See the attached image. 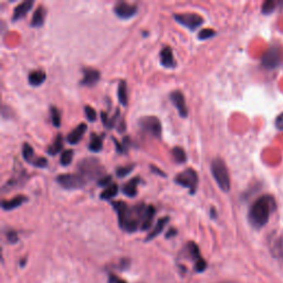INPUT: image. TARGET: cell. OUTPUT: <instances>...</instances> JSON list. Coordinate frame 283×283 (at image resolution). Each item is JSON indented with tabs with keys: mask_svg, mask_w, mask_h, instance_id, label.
I'll use <instances>...</instances> for the list:
<instances>
[{
	"mask_svg": "<svg viewBox=\"0 0 283 283\" xmlns=\"http://www.w3.org/2000/svg\"><path fill=\"white\" fill-rule=\"evenodd\" d=\"M155 215H156V209H155V207L151 206H151H147L144 218H143V221H142L141 230H143V231L149 230V229L151 227V225H153V220H154Z\"/></svg>",
	"mask_w": 283,
	"mask_h": 283,
	"instance_id": "cell-17",
	"label": "cell"
},
{
	"mask_svg": "<svg viewBox=\"0 0 283 283\" xmlns=\"http://www.w3.org/2000/svg\"><path fill=\"white\" fill-rule=\"evenodd\" d=\"M171 155L175 159V162L177 164H184L187 161V155L182 147H174L171 151Z\"/></svg>",
	"mask_w": 283,
	"mask_h": 283,
	"instance_id": "cell-27",
	"label": "cell"
},
{
	"mask_svg": "<svg viewBox=\"0 0 283 283\" xmlns=\"http://www.w3.org/2000/svg\"><path fill=\"white\" fill-rule=\"evenodd\" d=\"M176 235H177V230H176V229H174V228H170V230H168V232L166 233V238L167 239H170V238L175 237Z\"/></svg>",
	"mask_w": 283,
	"mask_h": 283,
	"instance_id": "cell-41",
	"label": "cell"
},
{
	"mask_svg": "<svg viewBox=\"0 0 283 283\" xmlns=\"http://www.w3.org/2000/svg\"><path fill=\"white\" fill-rule=\"evenodd\" d=\"M211 174L214 176L216 183L221 190L228 192L230 190V176H229L228 168L226 166L224 159L215 158L211 162Z\"/></svg>",
	"mask_w": 283,
	"mask_h": 283,
	"instance_id": "cell-3",
	"label": "cell"
},
{
	"mask_svg": "<svg viewBox=\"0 0 283 283\" xmlns=\"http://www.w3.org/2000/svg\"><path fill=\"white\" fill-rule=\"evenodd\" d=\"M276 7H277L276 1H273V0H268V1L264 2L261 10L264 15H269V14H272L274 9H276Z\"/></svg>",
	"mask_w": 283,
	"mask_h": 283,
	"instance_id": "cell-31",
	"label": "cell"
},
{
	"mask_svg": "<svg viewBox=\"0 0 283 283\" xmlns=\"http://www.w3.org/2000/svg\"><path fill=\"white\" fill-rule=\"evenodd\" d=\"M47 75L46 72H43L42 70H36V71H32L28 75V82L32 87H40L41 84L46 81Z\"/></svg>",
	"mask_w": 283,
	"mask_h": 283,
	"instance_id": "cell-18",
	"label": "cell"
},
{
	"mask_svg": "<svg viewBox=\"0 0 283 283\" xmlns=\"http://www.w3.org/2000/svg\"><path fill=\"white\" fill-rule=\"evenodd\" d=\"M186 251H187V257L190 258V259L195 262H198L199 260L203 259V257L200 256V250L195 243H188L186 245Z\"/></svg>",
	"mask_w": 283,
	"mask_h": 283,
	"instance_id": "cell-22",
	"label": "cell"
},
{
	"mask_svg": "<svg viewBox=\"0 0 283 283\" xmlns=\"http://www.w3.org/2000/svg\"><path fill=\"white\" fill-rule=\"evenodd\" d=\"M276 125L279 130H283V113L277 117Z\"/></svg>",
	"mask_w": 283,
	"mask_h": 283,
	"instance_id": "cell-40",
	"label": "cell"
},
{
	"mask_svg": "<svg viewBox=\"0 0 283 283\" xmlns=\"http://www.w3.org/2000/svg\"><path fill=\"white\" fill-rule=\"evenodd\" d=\"M151 171H153V173H156L157 175H161V176H163V177H166V174L164 173V171H162L161 170H158L157 167H155V166H151Z\"/></svg>",
	"mask_w": 283,
	"mask_h": 283,
	"instance_id": "cell-42",
	"label": "cell"
},
{
	"mask_svg": "<svg viewBox=\"0 0 283 283\" xmlns=\"http://www.w3.org/2000/svg\"><path fill=\"white\" fill-rule=\"evenodd\" d=\"M117 192H118V186L116 185V184H112V185L106 187L105 189L101 192L100 198L103 200H110L114 198V197L117 195Z\"/></svg>",
	"mask_w": 283,
	"mask_h": 283,
	"instance_id": "cell-26",
	"label": "cell"
},
{
	"mask_svg": "<svg viewBox=\"0 0 283 283\" xmlns=\"http://www.w3.org/2000/svg\"><path fill=\"white\" fill-rule=\"evenodd\" d=\"M114 210L116 211L118 225L122 230L126 232H135L137 229H141L142 221L144 218L147 206L143 203L130 207L124 202H113L111 203Z\"/></svg>",
	"mask_w": 283,
	"mask_h": 283,
	"instance_id": "cell-1",
	"label": "cell"
},
{
	"mask_svg": "<svg viewBox=\"0 0 283 283\" xmlns=\"http://www.w3.org/2000/svg\"><path fill=\"white\" fill-rule=\"evenodd\" d=\"M170 98L171 103H173L175 108L177 109L179 115L182 117H187L188 110L185 103V96H184V94L180 91H178V90H176V91L170 93Z\"/></svg>",
	"mask_w": 283,
	"mask_h": 283,
	"instance_id": "cell-11",
	"label": "cell"
},
{
	"mask_svg": "<svg viewBox=\"0 0 283 283\" xmlns=\"http://www.w3.org/2000/svg\"><path fill=\"white\" fill-rule=\"evenodd\" d=\"M277 204L271 195H264L258 198L249 209L248 219L253 228L260 229L268 224L272 212L276 210Z\"/></svg>",
	"mask_w": 283,
	"mask_h": 283,
	"instance_id": "cell-2",
	"label": "cell"
},
{
	"mask_svg": "<svg viewBox=\"0 0 283 283\" xmlns=\"http://www.w3.org/2000/svg\"><path fill=\"white\" fill-rule=\"evenodd\" d=\"M175 183L178 185L188 188L191 195H194L198 186V174L192 168H187L186 170L179 173L175 177Z\"/></svg>",
	"mask_w": 283,
	"mask_h": 283,
	"instance_id": "cell-6",
	"label": "cell"
},
{
	"mask_svg": "<svg viewBox=\"0 0 283 283\" xmlns=\"http://www.w3.org/2000/svg\"><path fill=\"white\" fill-rule=\"evenodd\" d=\"M97 185L100 187H106L112 185V177L110 175L104 176V177H101L97 180Z\"/></svg>",
	"mask_w": 283,
	"mask_h": 283,
	"instance_id": "cell-37",
	"label": "cell"
},
{
	"mask_svg": "<svg viewBox=\"0 0 283 283\" xmlns=\"http://www.w3.org/2000/svg\"><path fill=\"white\" fill-rule=\"evenodd\" d=\"M73 155H75V153H73L72 150H65L63 153L61 154V158H60L61 165L69 166L73 159Z\"/></svg>",
	"mask_w": 283,
	"mask_h": 283,
	"instance_id": "cell-29",
	"label": "cell"
},
{
	"mask_svg": "<svg viewBox=\"0 0 283 283\" xmlns=\"http://www.w3.org/2000/svg\"><path fill=\"white\" fill-rule=\"evenodd\" d=\"M168 221H170V217H164V218L159 219L157 221V224L155 225V227L153 228V230H151L149 233V236L146 237L145 241H151V240H153L154 238H156L159 233L164 230V228H165V226L168 224Z\"/></svg>",
	"mask_w": 283,
	"mask_h": 283,
	"instance_id": "cell-21",
	"label": "cell"
},
{
	"mask_svg": "<svg viewBox=\"0 0 283 283\" xmlns=\"http://www.w3.org/2000/svg\"><path fill=\"white\" fill-rule=\"evenodd\" d=\"M210 216H211V218H212V219H216V218H217V214H216V209H215V207H212V208L210 209Z\"/></svg>",
	"mask_w": 283,
	"mask_h": 283,
	"instance_id": "cell-43",
	"label": "cell"
},
{
	"mask_svg": "<svg viewBox=\"0 0 283 283\" xmlns=\"http://www.w3.org/2000/svg\"><path fill=\"white\" fill-rule=\"evenodd\" d=\"M174 18L179 24L187 28L191 31L196 30L204 23V19L202 16L197 14H177L174 15Z\"/></svg>",
	"mask_w": 283,
	"mask_h": 283,
	"instance_id": "cell-8",
	"label": "cell"
},
{
	"mask_svg": "<svg viewBox=\"0 0 283 283\" xmlns=\"http://www.w3.org/2000/svg\"><path fill=\"white\" fill-rule=\"evenodd\" d=\"M207 261L204 259L202 260H199L198 262H196L195 264V265H194V270H195V272H197V273H202V272H204L205 270L207 269Z\"/></svg>",
	"mask_w": 283,
	"mask_h": 283,
	"instance_id": "cell-35",
	"label": "cell"
},
{
	"mask_svg": "<svg viewBox=\"0 0 283 283\" xmlns=\"http://www.w3.org/2000/svg\"><path fill=\"white\" fill-rule=\"evenodd\" d=\"M32 165L39 168H44L48 166V161L43 157H39V158H37L34 163H32Z\"/></svg>",
	"mask_w": 283,
	"mask_h": 283,
	"instance_id": "cell-38",
	"label": "cell"
},
{
	"mask_svg": "<svg viewBox=\"0 0 283 283\" xmlns=\"http://www.w3.org/2000/svg\"><path fill=\"white\" fill-rule=\"evenodd\" d=\"M77 173L83 176L87 182H91L103 174V166L96 158H84L77 165Z\"/></svg>",
	"mask_w": 283,
	"mask_h": 283,
	"instance_id": "cell-4",
	"label": "cell"
},
{
	"mask_svg": "<svg viewBox=\"0 0 283 283\" xmlns=\"http://www.w3.org/2000/svg\"><path fill=\"white\" fill-rule=\"evenodd\" d=\"M50 116H51V122L53 126L60 127L61 124V115L59 110L56 108V106H51L50 108Z\"/></svg>",
	"mask_w": 283,
	"mask_h": 283,
	"instance_id": "cell-30",
	"label": "cell"
},
{
	"mask_svg": "<svg viewBox=\"0 0 283 283\" xmlns=\"http://www.w3.org/2000/svg\"><path fill=\"white\" fill-rule=\"evenodd\" d=\"M24 264H26V259H22L20 262V266H24Z\"/></svg>",
	"mask_w": 283,
	"mask_h": 283,
	"instance_id": "cell-44",
	"label": "cell"
},
{
	"mask_svg": "<svg viewBox=\"0 0 283 283\" xmlns=\"http://www.w3.org/2000/svg\"><path fill=\"white\" fill-rule=\"evenodd\" d=\"M133 170H134V165L118 167L116 170V176L118 178H123V177H125V176L129 175Z\"/></svg>",
	"mask_w": 283,
	"mask_h": 283,
	"instance_id": "cell-32",
	"label": "cell"
},
{
	"mask_svg": "<svg viewBox=\"0 0 283 283\" xmlns=\"http://www.w3.org/2000/svg\"><path fill=\"white\" fill-rule=\"evenodd\" d=\"M216 35V31L212 30V29H204L202 30L198 34V39L199 40H207V39H210L212 37H215Z\"/></svg>",
	"mask_w": 283,
	"mask_h": 283,
	"instance_id": "cell-33",
	"label": "cell"
},
{
	"mask_svg": "<svg viewBox=\"0 0 283 283\" xmlns=\"http://www.w3.org/2000/svg\"><path fill=\"white\" fill-rule=\"evenodd\" d=\"M281 62V51L278 47H271L261 59V63L265 69L277 68Z\"/></svg>",
	"mask_w": 283,
	"mask_h": 283,
	"instance_id": "cell-9",
	"label": "cell"
},
{
	"mask_svg": "<svg viewBox=\"0 0 283 283\" xmlns=\"http://www.w3.org/2000/svg\"><path fill=\"white\" fill-rule=\"evenodd\" d=\"M117 97L118 102H120L121 105L126 106L129 103V94H127V83L126 81L122 80L118 84L117 88Z\"/></svg>",
	"mask_w": 283,
	"mask_h": 283,
	"instance_id": "cell-23",
	"label": "cell"
},
{
	"mask_svg": "<svg viewBox=\"0 0 283 283\" xmlns=\"http://www.w3.org/2000/svg\"><path fill=\"white\" fill-rule=\"evenodd\" d=\"M101 75L97 70H94L91 68L83 69V79L81 80L80 84L83 87H93L95 85L98 81H100Z\"/></svg>",
	"mask_w": 283,
	"mask_h": 283,
	"instance_id": "cell-12",
	"label": "cell"
},
{
	"mask_svg": "<svg viewBox=\"0 0 283 283\" xmlns=\"http://www.w3.org/2000/svg\"><path fill=\"white\" fill-rule=\"evenodd\" d=\"M139 183H141V179H139L138 177L131 179L129 183H126L125 185L123 186V188H122L123 194L126 195L127 197L133 198V197L137 195V186H138Z\"/></svg>",
	"mask_w": 283,
	"mask_h": 283,
	"instance_id": "cell-19",
	"label": "cell"
},
{
	"mask_svg": "<svg viewBox=\"0 0 283 283\" xmlns=\"http://www.w3.org/2000/svg\"><path fill=\"white\" fill-rule=\"evenodd\" d=\"M88 125L85 123H81V124L77 125L72 132H70V134L67 136V142L71 145H75L79 143L82 137L84 136V134L87 133Z\"/></svg>",
	"mask_w": 283,
	"mask_h": 283,
	"instance_id": "cell-13",
	"label": "cell"
},
{
	"mask_svg": "<svg viewBox=\"0 0 283 283\" xmlns=\"http://www.w3.org/2000/svg\"><path fill=\"white\" fill-rule=\"evenodd\" d=\"M109 283H127L125 280H123L120 277H117L114 273H109Z\"/></svg>",
	"mask_w": 283,
	"mask_h": 283,
	"instance_id": "cell-39",
	"label": "cell"
},
{
	"mask_svg": "<svg viewBox=\"0 0 283 283\" xmlns=\"http://www.w3.org/2000/svg\"><path fill=\"white\" fill-rule=\"evenodd\" d=\"M22 156L23 159L28 163H34V158H35V151L34 149H32L31 145L28 144V143H24L23 147H22Z\"/></svg>",
	"mask_w": 283,
	"mask_h": 283,
	"instance_id": "cell-28",
	"label": "cell"
},
{
	"mask_svg": "<svg viewBox=\"0 0 283 283\" xmlns=\"http://www.w3.org/2000/svg\"><path fill=\"white\" fill-rule=\"evenodd\" d=\"M102 147H103V136H100V135L92 134L91 135V142L89 144V150L91 151H101Z\"/></svg>",
	"mask_w": 283,
	"mask_h": 283,
	"instance_id": "cell-24",
	"label": "cell"
},
{
	"mask_svg": "<svg viewBox=\"0 0 283 283\" xmlns=\"http://www.w3.org/2000/svg\"><path fill=\"white\" fill-rule=\"evenodd\" d=\"M159 57H161V64L164 68L174 69L176 67L173 50L170 47H164L159 52Z\"/></svg>",
	"mask_w": 283,
	"mask_h": 283,
	"instance_id": "cell-14",
	"label": "cell"
},
{
	"mask_svg": "<svg viewBox=\"0 0 283 283\" xmlns=\"http://www.w3.org/2000/svg\"><path fill=\"white\" fill-rule=\"evenodd\" d=\"M6 237H7V240H8V243L11 244V245H15V244H17L18 241H19V237H18V233L14 231V230H9V231H7L6 233Z\"/></svg>",
	"mask_w": 283,
	"mask_h": 283,
	"instance_id": "cell-36",
	"label": "cell"
},
{
	"mask_svg": "<svg viewBox=\"0 0 283 283\" xmlns=\"http://www.w3.org/2000/svg\"><path fill=\"white\" fill-rule=\"evenodd\" d=\"M34 6V1H23L15 8L14 15H12V21H17V20L22 19Z\"/></svg>",
	"mask_w": 283,
	"mask_h": 283,
	"instance_id": "cell-15",
	"label": "cell"
},
{
	"mask_svg": "<svg viewBox=\"0 0 283 283\" xmlns=\"http://www.w3.org/2000/svg\"><path fill=\"white\" fill-rule=\"evenodd\" d=\"M57 183H58L61 187L64 188V189L75 190L83 188L88 182L81 174L75 173V174L59 175L58 177H57Z\"/></svg>",
	"mask_w": 283,
	"mask_h": 283,
	"instance_id": "cell-5",
	"label": "cell"
},
{
	"mask_svg": "<svg viewBox=\"0 0 283 283\" xmlns=\"http://www.w3.org/2000/svg\"><path fill=\"white\" fill-rule=\"evenodd\" d=\"M138 125L144 132L151 134L154 137H161L162 135V124L161 121L155 116H144L139 118Z\"/></svg>",
	"mask_w": 283,
	"mask_h": 283,
	"instance_id": "cell-7",
	"label": "cell"
},
{
	"mask_svg": "<svg viewBox=\"0 0 283 283\" xmlns=\"http://www.w3.org/2000/svg\"><path fill=\"white\" fill-rule=\"evenodd\" d=\"M62 147H63V138L59 134V135H57V137L55 141H53L52 145L48 147V153L50 155H57L62 151Z\"/></svg>",
	"mask_w": 283,
	"mask_h": 283,
	"instance_id": "cell-25",
	"label": "cell"
},
{
	"mask_svg": "<svg viewBox=\"0 0 283 283\" xmlns=\"http://www.w3.org/2000/svg\"><path fill=\"white\" fill-rule=\"evenodd\" d=\"M44 19H46V8H43L42 6H39L35 11L34 16H32L31 27H35V28L42 27L44 23Z\"/></svg>",
	"mask_w": 283,
	"mask_h": 283,
	"instance_id": "cell-20",
	"label": "cell"
},
{
	"mask_svg": "<svg viewBox=\"0 0 283 283\" xmlns=\"http://www.w3.org/2000/svg\"><path fill=\"white\" fill-rule=\"evenodd\" d=\"M84 112H85V116H87V118L89 120V122H94L96 120V112H95V110H94L93 108H91L90 105H87L84 108Z\"/></svg>",
	"mask_w": 283,
	"mask_h": 283,
	"instance_id": "cell-34",
	"label": "cell"
},
{
	"mask_svg": "<svg viewBox=\"0 0 283 283\" xmlns=\"http://www.w3.org/2000/svg\"><path fill=\"white\" fill-rule=\"evenodd\" d=\"M28 200L27 197L24 196H16L10 200H2L1 202V208L3 210H14V209L21 206Z\"/></svg>",
	"mask_w": 283,
	"mask_h": 283,
	"instance_id": "cell-16",
	"label": "cell"
},
{
	"mask_svg": "<svg viewBox=\"0 0 283 283\" xmlns=\"http://www.w3.org/2000/svg\"><path fill=\"white\" fill-rule=\"evenodd\" d=\"M137 6L125 1H118L114 7V12L118 18L130 19L137 14Z\"/></svg>",
	"mask_w": 283,
	"mask_h": 283,
	"instance_id": "cell-10",
	"label": "cell"
}]
</instances>
